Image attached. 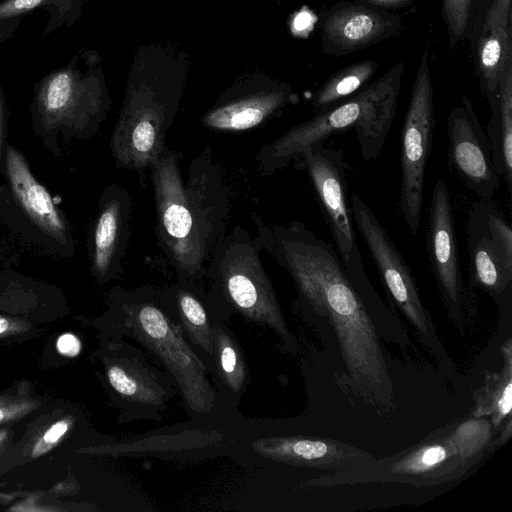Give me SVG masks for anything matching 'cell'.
<instances>
[{
  "label": "cell",
  "mask_w": 512,
  "mask_h": 512,
  "mask_svg": "<svg viewBox=\"0 0 512 512\" xmlns=\"http://www.w3.org/2000/svg\"><path fill=\"white\" fill-rule=\"evenodd\" d=\"M132 199L120 184H110L98 201L92 227L89 256L91 271L98 284L118 278L129 239Z\"/></svg>",
  "instance_id": "17"
},
{
  "label": "cell",
  "mask_w": 512,
  "mask_h": 512,
  "mask_svg": "<svg viewBox=\"0 0 512 512\" xmlns=\"http://www.w3.org/2000/svg\"><path fill=\"white\" fill-rule=\"evenodd\" d=\"M448 166L452 173L481 200L491 201L501 177L492 160L491 146L473 103L462 97L447 119Z\"/></svg>",
  "instance_id": "13"
},
{
  "label": "cell",
  "mask_w": 512,
  "mask_h": 512,
  "mask_svg": "<svg viewBox=\"0 0 512 512\" xmlns=\"http://www.w3.org/2000/svg\"><path fill=\"white\" fill-rule=\"evenodd\" d=\"M298 101L291 86L264 78L247 80L226 90L201 117V124L218 133H239L256 128Z\"/></svg>",
  "instance_id": "14"
},
{
  "label": "cell",
  "mask_w": 512,
  "mask_h": 512,
  "mask_svg": "<svg viewBox=\"0 0 512 512\" xmlns=\"http://www.w3.org/2000/svg\"><path fill=\"white\" fill-rule=\"evenodd\" d=\"M253 451L288 465L343 472L370 462L368 452L338 440L310 436H277L255 440Z\"/></svg>",
  "instance_id": "19"
},
{
  "label": "cell",
  "mask_w": 512,
  "mask_h": 512,
  "mask_svg": "<svg viewBox=\"0 0 512 512\" xmlns=\"http://www.w3.org/2000/svg\"><path fill=\"white\" fill-rule=\"evenodd\" d=\"M23 16L0 21V46L9 40L17 31Z\"/></svg>",
  "instance_id": "34"
},
{
  "label": "cell",
  "mask_w": 512,
  "mask_h": 512,
  "mask_svg": "<svg viewBox=\"0 0 512 512\" xmlns=\"http://www.w3.org/2000/svg\"><path fill=\"white\" fill-rule=\"evenodd\" d=\"M256 239L240 225L214 249L206 277L210 290L230 314L272 329L290 351L297 342L282 314L276 292L260 258Z\"/></svg>",
  "instance_id": "7"
},
{
  "label": "cell",
  "mask_w": 512,
  "mask_h": 512,
  "mask_svg": "<svg viewBox=\"0 0 512 512\" xmlns=\"http://www.w3.org/2000/svg\"><path fill=\"white\" fill-rule=\"evenodd\" d=\"M129 75L110 148L118 169L143 173L159 157L179 108L185 69L160 48L141 51Z\"/></svg>",
  "instance_id": "4"
},
{
  "label": "cell",
  "mask_w": 512,
  "mask_h": 512,
  "mask_svg": "<svg viewBox=\"0 0 512 512\" xmlns=\"http://www.w3.org/2000/svg\"><path fill=\"white\" fill-rule=\"evenodd\" d=\"M43 399L36 396L33 385L20 381L0 391V426L17 423L40 409Z\"/></svg>",
  "instance_id": "29"
},
{
  "label": "cell",
  "mask_w": 512,
  "mask_h": 512,
  "mask_svg": "<svg viewBox=\"0 0 512 512\" xmlns=\"http://www.w3.org/2000/svg\"><path fill=\"white\" fill-rule=\"evenodd\" d=\"M426 47L420 57L400 140L399 208L412 236L420 227L426 165L434 127V90Z\"/></svg>",
  "instance_id": "9"
},
{
  "label": "cell",
  "mask_w": 512,
  "mask_h": 512,
  "mask_svg": "<svg viewBox=\"0 0 512 512\" xmlns=\"http://www.w3.org/2000/svg\"><path fill=\"white\" fill-rule=\"evenodd\" d=\"M426 255L450 317L461 321L472 309L474 295L464 280L450 191L443 179L436 181L428 206Z\"/></svg>",
  "instance_id": "11"
},
{
  "label": "cell",
  "mask_w": 512,
  "mask_h": 512,
  "mask_svg": "<svg viewBox=\"0 0 512 512\" xmlns=\"http://www.w3.org/2000/svg\"><path fill=\"white\" fill-rule=\"evenodd\" d=\"M471 5L472 0H441V14L450 50L469 38Z\"/></svg>",
  "instance_id": "30"
},
{
  "label": "cell",
  "mask_w": 512,
  "mask_h": 512,
  "mask_svg": "<svg viewBox=\"0 0 512 512\" xmlns=\"http://www.w3.org/2000/svg\"><path fill=\"white\" fill-rule=\"evenodd\" d=\"M512 0H493L475 50V69L481 93L490 102L498 91L501 75L512 60Z\"/></svg>",
  "instance_id": "22"
},
{
  "label": "cell",
  "mask_w": 512,
  "mask_h": 512,
  "mask_svg": "<svg viewBox=\"0 0 512 512\" xmlns=\"http://www.w3.org/2000/svg\"><path fill=\"white\" fill-rule=\"evenodd\" d=\"M6 120V102L2 86L0 85V159L2 153V142Z\"/></svg>",
  "instance_id": "37"
},
{
  "label": "cell",
  "mask_w": 512,
  "mask_h": 512,
  "mask_svg": "<svg viewBox=\"0 0 512 512\" xmlns=\"http://www.w3.org/2000/svg\"><path fill=\"white\" fill-rule=\"evenodd\" d=\"M14 431L9 426H0V455H2L13 441Z\"/></svg>",
  "instance_id": "36"
},
{
  "label": "cell",
  "mask_w": 512,
  "mask_h": 512,
  "mask_svg": "<svg viewBox=\"0 0 512 512\" xmlns=\"http://www.w3.org/2000/svg\"><path fill=\"white\" fill-rule=\"evenodd\" d=\"M405 70L403 61L348 99L317 111L276 139L264 144L255 158L260 175L267 177L287 167L307 147L355 130L365 161L381 153L392 126Z\"/></svg>",
  "instance_id": "3"
},
{
  "label": "cell",
  "mask_w": 512,
  "mask_h": 512,
  "mask_svg": "<svg viewBox=\"0 0 512 512\" xmlns=\"http://www.w3.org/2000/svg\"><path fill=\"white\" fill-rule=\"evenodd\" d=\"M111 98L99 56L81 49L62 67L43 76L34 85L31 122L45 145L55 149V138L88 139L100 131Z\"/></svg>",
  "instance_id": "6"
},
{
  "label": "cell",
  "mask_w": 512,
  "mask_h": 512,
  "mask_svg": "<svg viewBox=\"0 0 512 512\" xmlns=\"http://www.w3.org/2000/svg\"><path fill=\"white\" fill-rule=\"evenodd\" d=\"M292 163L295 169L304 170L309 176L345 271L361 288L373 291L356 241L348 199L349 164L343 149L317 143L305 148Z\"/></svg>",
  "instance_id": "8"
},
{
  "label": "cell",
  "mask_w": 512,
  "mask_h": 512,
  "mask_svg": "<svg viewBox=\"0 0 512 512\" xmlns=\"http://www.w3.org/2000/svg\"><path fill=\"white\" fill-rule=\"evenodd\" d=\"M491 117L487 136L496 172L512 195V60L501 75L497 95L488 102Z\"/></svg>",
  "instance_id": "24"
},
{
  "label": "cell",
  "mask_w": 512,
  "mask_h": 512,
  "mask_svg": "<svg viewBox=\"0 0 512 512\" xmlns=\"http://www.w3.org/2000/svg\"><path fill=\"white\" fill-rule=\"evenodd\" d=\"M350 205L354 224L370 251L389 296L417 331L430 337V314L421 301L416 280L401 252L359 194L352 195Z\"/></svg>",
  "instance_id": "12"
},
{
  "label": "cell",
  "mask_w": 512,
  "mask_h": 512,
  "mask_svg": "<svg viewBox=\"0 0 512 512\" xmlns=\"http://www.w3.org/2000/svg\"><path fill=\"white\" fill-rule=\"evenodd\" d=\"M31 329V324L24 319L0 314V341L21 336Z\"/></svg>",
  "instance_id": "31"
},
{
  "label": "cell",
  "mask_w": 512,
  "mask_h": 512,
  "mask_svg": "<svg viewBox=\"0 0 512 512\" xmlns=\"http://www.w3.org/2000/svg\"><path fill=\"white\" fill-rule=\"evenodd\" d=\"M86 2L87 0H2L0 21L44 10L49 17L42 32L45 37L58 29L73 26L81 18Z\"/></svg>",
  "instance_id": "27"
},
{
  "label": "cell",
  "mask_w": 512,
  "mask_h": 512,
  "mask_svg": "<svg viewBox=\"0 0 512 512\" xmlns=\"http://www.w3.org/2000/svg\"><path fill=\"white\" fill-rule=\"evenodd\" d=\"M368 464L374 467L375 480L406 481L419 486L456 479L474 463L463 454L450 427L449 432H442L439 437Z\"/></svg>",
  "instance_id": "16"
},
{
  "label": "cell",
  "mask_w": 512,
  "mask_h": 512,
  "mask_svg": "<svg viewBox=\"0 0 512 512\" xmlns=\"http://www.w3.org/2000/svg\"><path fill=\"white\" fill-rule=\"evenodd\" d=\"M503 367L500 372L485 371L483 386L474 391V418L490 419L491 426L499 430L495 444H504L512 433V342L511 338L500 347Z\"/></svg>",
  "instance_id": "23"
},
{
  "label": "cell",
  "mask_w": 512,
  "mask_h": 512,
  "mask_svg": "<svg viewBox=\"0 0 512 512\" xmlns=\"http://www.w3.org/2000/svg\"><path fill=\"white\" fill-rule=\"evenodd\" d=\"M385 10H397L412 6L417 0H349Z\"/></svg>",
  "instance_id": "33"
},
{
  "label": "cell",
  "mask_w": 512,
  "mask_h": 512,
  "mask_svg": "<svg viewBox=\"0 0 512 512\" xmlns=\"http://www.w3.org/2000/svg\"><path fill=\"white\" fill-rule=\"evenodd\" d=\"M57 349L62 355L74 357L79 354L81 343L75 335L65 333L58 338Z\"/></svg>",
  "instance_id": "32"
},
{
  "label": "cell",
  "mask_w": 512,
  "mask_h": 512,
  "mask_svg": "<svg viewBox=\"0 0 512 512\" xmlns=\"http://www.w3.org/2000/svg\"><path fill=\"white\" fill-rule=\"evenodd\" d=\"M322 52L342 57L399 35L400 15L389 10L341 0L324 9L318 17Z\"/></svg>",
  "instance_id": "15"
},
{
  "label": "cell",
  "mask_w": 512,
  "mask_h": 512,
  "mask_svg": "<svg viewBox=\"0 0 512 512\" xmlns=\"http://www.w3.org/2000/svg\"><path fill=\"white\" fill-rule=\"evenodd\" d=\"M111 300L117 330L146 348L172 376L189 415H209L216 404L210 371L161 301L158 288L118 287Z\"/></svg>",
  "instance_id": "5"
},
{
  "label": "cell",
  "mask_w": 512,
  "mask_h": 512,
  "mask_svg": "<svg viewBox=\"0 0 512 512\" xmlns=\"http://www.w3.org/2000/svg\"><path fill=\"white\" fill-rule=\"evenodd\" d=\"M158 292L211 374L213 322L217 317L227 319L231 314L211 290L205 291L196 281L176 279L175 283L158 288Z\"/></svg>",
  "instance_id": "18"
},
{
  "label": "cell",
  "mask_w": 512,
  "mask_h": 512,
  "mask_svg": "<svg viewBox=\"0 0 512 512\" xmlns=\"http://www.w3.org/2000/svg\"><path fill=\"white\" fill-rule=\"evenodd\" d=\"M75 416L64 413L52 417L48 422L35 424L23 439L20 453L24 463L38 459L56 446L71 432L75 425Z\"/></svg>",
  "instance_id": "28"
},
{
  "label": "cell",
  "mask_w": 512,
  "mask_h": 512,
  "mask_svg": "<svg viewBox=\"0 0 512 512\" xmlns=\"http://www.w3.org/2000/svg\"><path fill=\"white\" fill-rule=\"evenodd\" d=\"M467 256L471 286L502 297L512 285V261L492 239L485 218V200L475 201L466 224Z\"/></svg>",
  "instance_id": "21"
},
{
  "label": "cell",
  "mask_w": 512,
  "mask_h": 512,
  "mask_svg": "<svg viewBox=\"0 0 512 512\" xmlns=\"http://www.w3.org/2000/svg\"><path fill=\"white\" fill-rule=\"evenodd\" d=\"M106 351L105 377L128 421L159 419L178 391L172 376L129 343H111Z\"/></svg>",
  "instance_id": "10"
},
{
  "label": "cell",
  "mask_w": 512,
  "mask_h": 512,
  "mask_svg": "<svg viewBox=\"0 0 512 512\" xmlns=\"http://www.w3.org/2000/svg\"><path fill=\"white\" fill-rule=\"evenodd\" d=\"M255 239L291 276L297 305L333 326L354 388L374 406L394 407V388L368 303L374 291L357 285L334 247L303 223L264 224L254 215Z\"/></svg>",
  "instance_id": "1"
},
{
  "label": "cell",
  "mask_w": 512,
  "mask_h": 512,
  "mask_svg": "<svg viewBox=\"0 0 512 512\" xmlns=\"http://www.w3.org/2000/svg\"><path fill=\"white\" fill-rule=\"evenodd\" d=\"M312 16L313 15L311 12L307 10H302L301 12L297 13L293 21L294 32L303 33L308 31V29L311 27V24H313Z\"/></svg>",
  "instance_id": "35"
},
{
  "label": "cell",
  "mask_w": 512,
  "mask_h": 512,
  "mask_svg": "<svg viewBox=\"0 0 512 512\" xmlns=\"http://www.w3.org/2000/svg\"><path fill=\"white\" fill-rule=\"evenodd\" d=\"M181 154L166 146L149 166L158 244L176 279L200 282L224 238L230 187L207 145L190 162L186 180Z\"/></svg>",
  "instance_id": "2"
},
{
  "label": "cell",
  "mask_w": 512,
  "mask_h": 512,
  "mask_svg": "<svg viewBox=\"0 0 512 512\" xmlns=\"http://www.w3.org/2000/svg\"><path fill=\"white\" fill-rule=\"evenodd\" d=\"M378 65L377 60L368 59L335 72L311 94V106L320 111L353 96L369 84L378 70Z\"/></svg>",
  "instance_id": "26"
},
{
  "label": "cell",
  "mask_w": 512,
  "mask_h": 512,
  "mask_svg": "<svg viewBox=\"0 0 512 512\" xmlns=\"http://www.w3.org/2000/svg\"><path fill=\"white\" fill-rule=\"evenodd\" d=\"M7 181L18 205L48 237L62 246H71L69 228L48 190L34 177L24 155L15 147H5Z\"/></svg>",
  "instance_id": "20"
},
{
  "label": "cell",
  "mask_w": 512,
  "mask_h": 512,
  "mask_svg": "<svg viewBox=\"0 0 512 512\" xmlns=\"http://www.w3.org/2000/svg\"><path fill=\"white\" fill-rule=\"evenodd\" d=\"M225 319L217 317L212 326L213 367L212 375L217 378V385L239 399L249 383V371L246 360L236 337L228 329Z\"/></svg>",
  "instance_id": "25"
}]
</instances>
